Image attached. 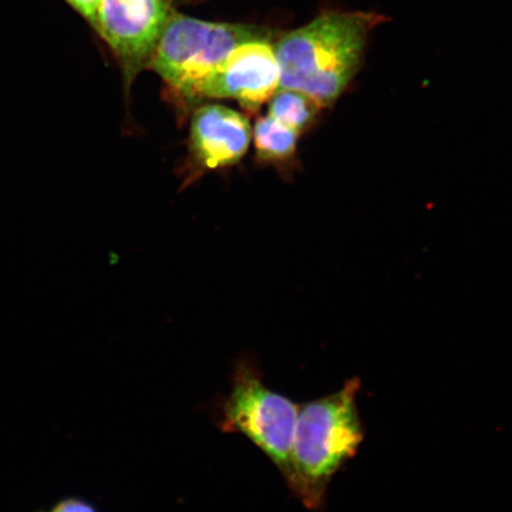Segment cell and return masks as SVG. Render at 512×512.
<instances>
[{
	"mask_svg": "<svg viewBox=\"0 0 512 512\" xmlns=\"http://www.w3.org/2000/svg\"><path fill=\"white\" fill-rule=\"evenodd\" d=\"M268 102V115L298 133H302L313 124L322 108L309 95L293 89H278Z\"/></svg>",
	"mask_w": 512,
	"mask_h": 512,
	"instance_id": "cell-9",
	"label": "cell"
},
{
	"mask_svg": "<svg viewBox=\"0 0 512 512\" xmlns=\"http://www.w3.org/2000/svg\"><path fill=\"white\" fill-rule=\"evenodd\" d=\"M299 405L266 386L251 361L236 364L232 393L222 406L220 428L245 435L278 467L288 488L296 482L294 433Z\"/></svg>",
	"mask_w": 512,
	"mask_h": 512,
	"instance_id": "cell-4",
	"label": "cell"
},
{
	"mask_svg": "<svg viewBox=\"0 0 512 512\" xmlns=\"http://www.w3.org/2000/svg\"><path fill=\"white\" fill-rule=\"evenodd\" d=\"M272 38L255 25L214 23L171 15L150 67L183 105L197 104L198 88L230 51L240 44Z\"/></svg>",
	"mask_w": 512,
	"mask_h": 512,
	"instance_id": "cell-3",
	"label": "cell"
},
{
	"mask_svg": "<svg viewBox=\"0 0 512 512\" xmlns=\"http://www.w3.org/2000/svg\"><path fill=\"white\" fill-rule=\"evenodd\" d=\"M66 2L72 5L83 18H86L94 28L101 0H66Z\"/></svg>",
	"mask_w": 512,
	"mask_h": 512,
	"instance_id": "cell-10",
	"label": "cell"
},
{
	"mask_svg": "<svg viewBox=\"0 0 512 512\" xmlns=\"http://www.w3.org/2000/svg\"><path fill=\"white\" fill-rule=\"evenodd\" d=\"M280 68L272 38L240 44L217 64L197 92L204 99H232L256 112L279 89Z\"/></svg>",
	"mask_w": 512,
	"mask_h": 512,
	"instance_id": "cell-6",
	"label": "cell"
},
{
	"mask_svg": "<svg viewBox=\"0 0 512 512\" xmlns=\"http://www.w3.org/2000/svg\"><path fill=\"white\" fill-rule=\"evenodd\" d=\"M360 387V380L352 379L338 392L299 407L292 492L307 508L322 507L331 479L363 443L364 428L357 408Z\"/></svg>",
	"mask_w": 512,
	"mask_h": 512,
	"instance_id": "cell-2",
	"label": "cell"
},
{
	"mask_svg": "<svg viewBox=\"0 0 512 512\" xmlns=\"http://www.w3.org/2000/svg\"><path fill=\"white\" fill-rule=\"evenodd\" d=\"M299 133L267 115L254 127L256 156L262 162H286L296 153Z\"/></svg>",
	"mask_w": 512,
	"mask_h": 512,
	"instance_id": "cell-8",
	"label": "cell"
},
{
	"mask_svg": "<svg viewBox=\"0 0 512 512\" xmlns=\"http://www.w3.org/2000/svg\"><path fill=\"white\" fill-rule=\"evenodd\" d=\"M174 12L171 0H101L94 29L119 62L127 92L150 67Z\"/></svg>",
	"mask_w": 512,
	"mask_h": 512,
	"instance_id": "cell-5",
	"label": "cell"
},
{
	"mask_svg": "<svg viewBox=\"0 0 512 512\" xmlns=\"http://www.w3.org/2000/svg\"><path fill=\"white\" fill-rule=\"evenodd\" d=\"M387 21L376 12L331 11L274 43L279 89L309 95L320 107L334 102L361 67L370 32Z\"/></svg>",
	"mask_w": 512,
	"mask_h": 512,
	"instance_id": "cell-1",
	"label": "cell"
},
{
	"mask_svg": "<svg viewBox=\"0 0 512 512\" xmlns=\"http://www.w3.org/2000/svg\"><path fill=\"white\" fill-rule=\"evenodd\" d=\"M252 139V128L242 114L221 105L196 108L191 118L190 150L204 169L239 163Z\"/></svg>",
	"mask_w": 512,
	"mask_h": 512,
	"instance_id": "cell-7",
	"label": "cell"
},
{
	"mask_svg": "<svg viewBox=\"0 0 512 512\" xmlns=\"http://www.w3.org/2000/svg\"><path fill=\"white\" fill-rule=\"evenodd\" d=\"M51 512H96L92 505L80 501V499H67L56 507Z\"/></svg>",
	"mask_w": 512,
	"mask_h": 512,
	"instance_id": "cell-11",
	"label": "cell"
}]
</instances>
